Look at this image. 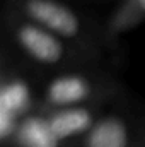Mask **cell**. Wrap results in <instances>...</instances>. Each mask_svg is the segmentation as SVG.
Wrapping results in <instances>:
<instances>
[{"mask_svg": "<svg viewBox=\"0 0 145 147\" xmlns=\"http://www.w3.org/2000/svg\"><path fill=\"white\" fill-rule=\"evenodd\" d=\"M3 7L67 41L94 62L113 48L104 33V24L84 16L67 0H5Z\"/></svg>", "mask_w": 145, "mask_h": 147, "instance_id": "obj_1", "label": "cell"}, {"mask_svg": "<svg viewBox=\"0 0 145 147\" xmlns=\"http://www.w3.org/2000/svg\"><path fill=\"white\" fill-rule=\"evenodd\" d=\"M2 28L5 46H10L22 60L55 74L92 69L96 62L75 50L72 45L51 34L29 19L3 7Z\"/></svg>", "mask_w": 145, "mask_h": 147, "instance_id": "obj_2", "label": "cell"}, {"mask_svg": "<svg viewBox=\"0 0 145 147\" xmlns=\"http://www.w3.org/2000/svg\"><path fill=\"white\" fill-rule=\"evenodd\" d=\"M118 91L114 80L94 69L53 74L44 84L36 110L55 111L77 106L106 105Z\"/></svg>", "mask_w": 145, "mask_h": 147, "instance_id": "obj_3", "label": "cell"}, {"mask_svg": "<svg viewBox=\"0 0 145 147\" xmlns=\"http://www.w3.org/2000/svg\"><path fill=\"white\" fill-rule=\"evenodd\" d=\"M38 99L28 75L17 69V65L2 55V77H0V140L7 147L12 140L17 127L36 111Z\"/></svg>", "mask_w": 145, "mask_h": 147, "instance_id": "obj_4", "label": "cell"}, {"mask_svg": "<svg viewBox=\"0 0 145 147\" xmlns=\"http://www.w3.org/2000/svg\"><path fill=\"white\" fill-rule=\"evenodd\" d=\"M72 147H145V127L130 115L103 111L92 128Z\"/></svg>", "mask_w": 145, "mask_h": 147, "instance_id": "obj_5", "label": "cell"}, {"mask_svg": "<svg viewBox=\"0 0 145 147\" xmlns=\"http://www.w3.org/2000/svg\"><path fill=\"white\" fill-rule=\"evenodd\" d=\"M104 105H94V106H77V108H65V110L43 111L46 113L50 128L55 135V139L65 146L75 144L80 140L96 123L99 115L103 113Z\"/></svg>", "mask_w": 145, "mask_h": 147, "instance_id": "obj_6", "label": "cell"}, {"mask_svg": "<svg viewBox=\"0 0 145 147\" xmlns=\"http://www.w3.org/2000/svg\"><path fill=\"white\" fill-rule=\"evenodd\" d=\"M145 21V0H118L104 22V33L111 46Z\"/></svg>", "mask_w": 145, "mask_h": 147, "instance_id": "obj_7", "label": "cell"}, {"mask_svg": "<svg viewBox=\"0 0 145 147\" xmlns=\"http://www.w3.org/2000/svg\"><path fill=\"white\" fill-rule=\"evenodd\" d=\"M7 147H62V144L55 139L46 113L36 110L22 120Z\"/></svg>", "mask_w": 145, "mask_h": 147, "instance_id": "obj_8", "label": "cell"}]
</instances>
